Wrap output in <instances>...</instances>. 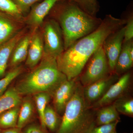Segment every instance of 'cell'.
<instances>
[{
    "label": "cell",
    "mask_w": 133,
    "mask_h": 133,
    "mask_svg": "<svg viewBox=\"0 0 133 133\" xmlns=\"http://www.w3.org/2000/svg\"><path fill=\"white\" fill-rule=\"evenodd\" d=\"M44 54L57 58L64 51L63 36L59 24L51 17L45 19L41 27Z\"/></svg>",
    "instance_id": "6"
},
{
    "label": "cell",
    "mask_w": 133,
    "mask_h": 133,
    "mask_svg": "<svg viewBox=\"0 0 133 133\" xmlns=\"http://www.w3.org/2000/svg\"><path fill=\"white\" fill-rule=\"evenodd\" d=\"M33 96L35 106L40 119L41 125L43 128L46 129L44 121V116L45 109L51 96L49 93L45 92L39 93Z\"/></svg>",
    "instance_id": "21"
},
{
    "label": "cell",
    "mask_w": 133,
    "mask_h": 133,
    "mask_svg": "<svg viewBox=\"0 0 133 133\" xmlns=\"http://www.w3.org/2000/svg\"><path fill=\"white\" fill-rule=\"evenodd\" d=\"M16 6L23 16L28 14L32 6L43 0H11Z\"/></svg>",
    "instance_id": "27"
},
{
    "label": "cell",
    "mask_w": 133,
    "mask_h": 133,
    "mask_svg": "<svg viewBox=\"0 0 133 133\" xmlns=\"http://www.w3.org/2000/svg\"><path fill=\"white\" fill-rule=\"evenodd\" d=\"M44 54L43 39L41 27L33 32L25 62V66L29 70L33 69L41 62Z\"/></svg>",
    "instance_id": "12"
},
{
    "label": "cell",
    "mask_w": 133,
    "mask_h": 133,
    "mask_svg": "<svg viewBox=\"0 0 133 133\" xmlns=\"http://www.w3.org/2000/svg\"><path fill=\"white\" fill-rule=\"evenodd\" d=\"M0 11L24 22V17L11 0H0Z\"/></svg>",
    "instance_id": "25"
},
{
    "label": "cell",
    "mask_w": 133,
    "mask_h": 133,
    "mask_svg": "<svg viewBox=\"0 0 133 133\" xmlns=\"http://www.w3.org/2000/svg\"><path fill=\"white\" fill-rule=\"evenodd\" d=\"M120 76L113 72L104 78L83 87V94L86 101L90 106L100 99Z\"/></svg>",
    "instance_id": "10"
},
{
    "label": "cell",
    "mask_w": 133,
    "mask_h": 133,
    "mask_svg": "<svg viewBox=\"0 0 133 133\" xmlns=\"http://www.w3.org/2000/svg\"><path fill=\"white\" fill-rule=\"evenodd\" d=\"M111 133H117V132H116V129H115V130H114Z\"/></svg>",
    "instance_id": "32"
},
{
    "label": "cell",
    "mask_w": 133,
    "mask_h": 133,
    "mask_svg": "<svg viewBox=\"0 0 133 133\" xmlns=\"http://www.w3.org/2000/svg\"><path fill=\"white\" fill-rule=\"evenodd\" d=\"M119 114L132 117L133 99L127 94L116 99L112 103Z\"/></svg>",
    "instance_id": "24"
},
{
    "label": "cell",
    "mask_w": 133,
    "mask_h": 133,
    "mask_svg": "<svg viewBox=\"0 0 133 133\" xmlns=\"http://www.w3.org/2000/svg\"><path fill=\"white\" fill-rule=\"evenodd\" d=\"M64 1V0H60ZM76 3L80 8L89 14L96 16L99 10V6L97 0H65Z\"/></svg>",
    "instance_id": "26"
},
{
    "label": "cell",
    "mask_w": 133,
    "mask_h": 133,
    "mask_svg": "<svg viewBox=\"0 0 133 133\" xmlns=\"http://www.w3.org/2000/svg\"><path fill=\"white\" fill-rule=\"evenodd\" d=\"M24 21L0 11V45L26 27Z\"/></svg>",
    "instance_id": "13"
},
{
    "label": "cell",
    "mask_w": 133,
    "mask_h": 133,
    "mask_svg": "<svg viewBox=\"0 0 133 133\" xmlns=\"http://www.w3.org/2000/svg\"><path fill=\"white\" fill-rule=\"evenodd\" d=\"M34 31L29 29L15 46L9 61L8 70L21 65L26 61L29 45Z\"/></svg>",
    "instance_id": "15"
},
{
    "label": "cell",
    "mask_w": 133,
    "mask_h": 133,
    "mask_svg": "<svg viewBox=\"0 0 133 133\" xmlns=\"http://www.w3.org/2000/svg\"><path fill=\"white\" fill-rule=\"evenodd\" d=\"M48 15L57 21L61 28L64 50L94 31L102 21L85 12L74 3L65 0L57 2Z\"/></svg>",
    "instance_id": "2"
},
{
    "label": "cell",
    "mask_w": 133,
    "mask_h": 133,
    "mask_svg": "<svg viewBox=\"0 0 133 133\" xmlns=\"http://www.w3.org/2000/svg\"><path fill=\"white\" fill-rule=\"evenodd\" d=\"M94 109L86 101L83 87L78 80L74 94L66 105L55 133H87L95 126Z\"/></svg>",
    "instance_id": "4"
},
{
    "label": "cell",
    "mask_w": 133,
    "mask_h": 133,
    "mask_svg": "<svg viewBox=\"0 0 133 133\" xmlns=\"http://www.w3.org/2000/svg\"><path fill=\"white\" fill-rule=\"evenodd\" d=\"M133 44V40L124 42L121 52L115 65L114 72L119 76L126 73L132 68L133 60L130 56L129 50Z\"/></svg>",
    "instance_id": "17"
},
{
    "label": "cell",
    "mask_w": 133,
    "mask_h": 133,
    "mask_svg": "<svg viewBox=\"0 0 133 133\" xmlns=\"http://www.w3.org/2000/svg\"><path fill=\"white\" fill-rule=\"evenodd\" d=\"M119 121H116L111 124H105L93 127L87 133H111L116 129Z\"/></svg>",
    "instance_id": "28"
},
{
    "label": "cell",
    "mask_w": 133,
    "mask_h": 133,
    "mask_svg": "<svg viewBox=\"0 0 133 133\" xmlns=\"http://www.w3.org/2000/svg\"><path fill=\"white\" fill-rule=\"evenodd\" d=\"M22 96L18 93L14 87L8 88L0 96V114L16 107L21 103Z\"/></svg>",
    "instance_id": "19"
},
{
    "label": "cell",
    "mask_w": 133,
    "mask_h": 133,
    "mask_svg": "<svg viewBox=\"0 0 133 133\" xmlns=\"http://www.w3.org/2000/svg\"><path fill=\"white\" fill-rule=\"evenodd\" d=\"M85 69L78 77L83 87L104 78L111 74L107 58L102 46L94 52L88 60Z\"/></svg>",
    "instance_id": "5"
},
{
    "label": "cell",
    "mask_w": 133,
    "mask_h": 133,
    "mask_svg": "<svg viewBox=\"0 0 133 133\" xmlns=\"http://www.w3.org/2000/svg\"><path fill=\"white\" fill-rule=\"evenodd\" d=\"M125 26L113 32L105 39L102 48L111 73L114 72L115 65L124 43Z\"/></svg>",
    "instance_id": "8"
},
{
    "label": "cell",
    "mask_w": 133,
    "mask_h": 133,
    "mask_svg": "<svg viewBox=\"0 0 133 133\" xmlns=\"http://www.w3.org/2000/svg\"><path fill=\"white\" fill-rule=\"evenodd\" d=\"M133 38V18L131 16L126 20L125 25V33L124 42L132 40Z\"/></svg>",
    "instance_id": "29"
},
{
    "label": "cell",
    "mask_w": 133,
    "mask_h": 133,
    "mask_svg": "<svg viewBox=\"0 0 133 133\" xmlns=\"http://www.w3.org/2000/svg\"><path fill=\"white\" fill-rule=\"evenodd\" d=\"M0 133H22V129L15 127L14 128L3 129L2 131L0 132Z\"/></svg>",
    "instance_id": "31"
},
{
    "label": "cell",
    "mask_w": 133,
    "mask_h": 133,
    "mask_svg": "<svg viewBox=\"0 0 133 133\" xmlns=\"http://www.w3.org/2000/svg\"><path fill=\"white\" fill-rule=\"evenodd\" d=\"M25 70V68L22 64L8 70L5 76L0 79V96L7 90L12 82L24 73Z\"/></svg>",
    "instance_id": "23"
},
{
    "label": "cell",
    "mask_w": 133,
    "mask_h": 133,
    "mask_svg": "<svg viewBox=\"0 0 133 133\" xmlns=\"http://www.w3.org/2000/svg\"><path fill=\"white\" fill-rule=\"evenodd\" d=\"M66 79L58 68L57 58L44 55L40 63L25 73L14 87L22 96L45 92L52 97L55 90Z\"/></svg>",
    "instance_id": "3"
},
{
    "label": "cell",
    "mask_w": 133,
    "mask_h": 133,
    "mask_svg": "<svg viewBox=\"0 0 133 133\" xmlns=\"http://www.w3.org/2000/svg\"><path fill=\"white\" fill-rule=\"evenodd\" d=\"M125 19L106 16L98 27L76 41L57 58L58 66L68 80L77 78L94 52L103 44L111 33L126 24Z\"/></svg>",
    "instance_id": "1"
},
{
    "label": "cell",
    "mask_w": 133,
    "mask_h": 133,
    "mask_svg": "<svg viewBox=\"0 0 133 133\" xmlns=\"http://www.w3.org/2000/svg\"><path fill=\"white\" fill-rule=\"evenodd\" d=\"M29 30L26 26L12 38L0 45V79L3 77L7 72L9 61L15 46Z\"/></svg>",
    "instance_id": "14"
},
{
    "label": "cell",
    "mask_w": 133,
    "mask_h": 133,
    "mask_svg": "<svg viewBox=\"0 0 133 133\" xmlns=\"http://www.w3.org/2000/svg\"><path fill=\"white\" fill-rule=\"evenodd\" d=\"M78 77L62 82L55 90L52 97L54 109L58 115H63L66 105L74 94Z\"/></svg>",
    "instance_id": "11"
},
{
    "label": "cell",
    "mask_w": 133,
    "mask_h": 133,
    "mask_svg": "<svg viewBox=\"0 0 133 133\" xmlns=\"http://www.w3.org/2000/svg\"><path fill=\"white\" fill-rule=\"evenodd\" d=\"M58 115L54 108L48 105L44 112V121L45 128L52 132H56L61 123L62 119Z\"/></svg>",
    "instance_id": "22"
},
{
    "label": "cell",
    "mask_w": 133,
    "mask_h": 133,
    "mask_svg": "<svg viewBox=\"0 0 133 133\" xmlns=\"http://www.w3.org/2000/svg\"><path fill=\"white\" fill-rule=\"evenodd\" d=\"M131 74L127 72L119 77L108 89L104 95L92 104L90 108L96 110L100 108L112 104L116 99L127 94L131 84Z\"/></svg>",
    "instance_id": "7"
},
{
    "label": "cell",
    "mask_w": 133,
    "mask_h": 133,
    "mask_svg": "<svg viewBox=\"0 0 133 133\" xmlns=\"http://www.w3.org/2000/svg\"><path fill=\"white\" fill-rule=\"evenodd\" d=\"M120 121L119 114L112 104L100 108L95 112V126Z\"/></svg>",
    "instance_id": "18"
},
{
    "label": "cell",
    "mask_w": 133,
    "mask_h": 133,
    "mask_svg": "<svg viewBox=\"0 0 133 133\" xmlns=\"http://www.w3.org/2000/svg\"><path fill=\"white\" fill-rule=\"evenodd\" d=\"M60 0H43L32 6L24 17V22L30 30L35 31L41 28L56 3Z\"/></svg>",
    "instance_id": "9"
},
{
    "label": "cell",
    "mask_w": 133,
    "mask_h": 133,
    "mask_svg": "<svg viewBox=\"0 0 133 133\" xmlns=\"http://www.w3.org/2000/svg\"><path fill=\"white\" fill-rule=\"evenodd\" d=\"M22 133H48L42 126L36 124H32L26 126Z\"/></svg>",
    "instance_id": "30"
},
{
    "label": "cell",
    "mask_w": 133,
    "mask_h": 133,
    "mask_svg": "<svg viewBox=\"0 0 133 133\" xmlns=\"http://www.w3.org/2000/svg\"><path fill=\"white\" fill-rule=\"evenodd\" d=\"M30 96H25L22 98L20 105L16 127L21 129L27 125L34 114L35 103Z\"/></svg>",
    "instance_id": "16"
},
{
    "label": "cell",
    "mask_w": 133,
    "mask_h": 133,
    "mask_svg": "<svg viewBox=\"0 0 133 133\" xmlns=\"http://www.w3.org/2000/svg\"><path fill=\"white\" fill-rule=\"evenodd\" d=\"M20 106L13 108L0 114V129L16 127Z\"/></svg>",
    "instance_id": "20"
}]
</instances>
